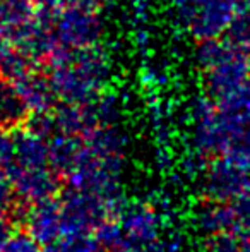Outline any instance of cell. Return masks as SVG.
Returning a JSON list of instances; mask_svg holds the SVG:
<instances>
[{
    "mask_svg": "<svg viewBox=\"0 0 250 252\" xmlns=\"http://www.w3.org/2000/svg\"><path fill=\"white\" fill-rule=\"evenodd\" d=\"M28 117V101L21 90L0 79V129H14Z\"/></svg>",
    "mask_w": 250,
    "mask_h": 252,
    "instance_id": "6da1fadb",
    "label": "cell"
}]
</instances>
